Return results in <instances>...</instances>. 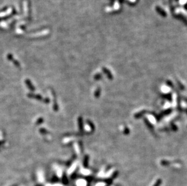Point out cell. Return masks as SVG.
<instances>
[{"mask_svg": "<svg viewBox=\"0 0 187 186\" xmlns=\"http://www.w3.org/2000/svg\"><path fill=\"white\" fill-rule=\"evenodd\" d=\"M26 84H27V87L29 88L30 90H32V91H34V90H35V88H34V87H33V85H32V84H31L30 81L29 80L27 79L26 80Z\"/></svg>", "mask_w": 187, "mask_h": 186, "instance_id": "cell-1", "label": "cell"}, {"mask_svg": "<svg viewBox=\"0 0 187 186\" xmlns=\"http://www.w3.org/2000/svg\"><path fill=\"white\" fill-rule=\"evenodd\" d=\"M161 179H159L158 180V181H157L156 182V184H154V186H160V185H161Z\"/></svg>", "mask_w": 187, "mask_h": 186, "instance_id": "cell-2", "label": "cell"}]
</instances>
